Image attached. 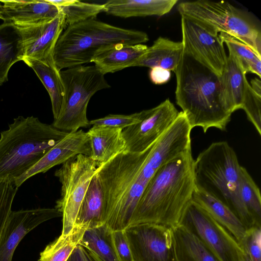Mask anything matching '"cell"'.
I'll return each instance as SVG.
<instances>
[{"label":"cell","mask_w":261,"mask_h":261,"mask_svg":"<svg viewBox=\"0 0 261 261\" xmlns=\"http://www.w3.org/2000/svg\"><path fill=\"white\" fill-rule=\"evenodd\" d=\"M124 231L133 261H176L171 227L145 223Z\"/></svg>","instance_id":"8fae6325"},{"label":"cell","mask_w":261,"mask_h":261,"mask_svg":"<svg viewBox=\"0 0 261 261\" xmlns=\"http://www.w3.org/2000/svg\"><path fill=\"white\" fill-rule=\"evenodd\" d=\"M113 243L121 261H133L129 243L124 230L112 232Z\"/></svg>","instance_id":"74e56055"},{"label":"cell","mask_w":261,"mask_h":261,"mask_svg":"<svg viewBox=\"0 0 261 261\" xmlns=\"http://www.w3.org/2000/svg\"><path fill=\"white\" fill-rule=\"evenodd\" d=\"M122 130L119 128L93 125L87 132L91 149L90 157L99 166L125 151L126 144Z\"/></svg>","instance_id":"ffe728a7"},{"label":"cell","mask_w":261,"mask_h":261,"mask_svg":"<svg viewBox=\"0 0 261 261\" xmlns=\"http://www.w3.org/2000/svg\"><path fill=\"white\" fill-rule=\"evenodd\" d=\"M63 15L65 27L89 19L95 18L103 12V5L77 0H47Z\"/></svg>","instance_id":"4dcf8cb0"},{"label":"cell","mask_w":261,"mask_h":261,"mask_svg":"<svg viewBox=\"0 0 261 261\" xmlns=\"http://www.w3.org/2000/svg\"><path fill=\"white\" fill-rule=\"evenodd\" d=\"M181 15L210 33L228 34L251 48L261 57V34L251 18L244 11L226 1L198 0L180 3Z\"/></svg>","instance_id":"52a82bcc"},{"label":"cell","mask_w":261,"mask_h":261,"mask_svg":"<svg viewBox=\"0 0 261 261\" xmlns=\"http://www.w3.org/2000/svg\"><path fill=\"white\" fill-rule=\"evenodd\" d=\"M241 167L227 142H214L194 161V182L196 189L226 205L249 229L257 226L240 196Z\"/></svg>","instance_id":"8992f818"},{"label":"cell","mask_w":261,"mask_h":261,"mask_svg":"<svg viewBox=\"0 0 261 261\" xmlns=\"http://www.w3.org/2000/svg\"><path fill=\"white\" fill-rule=\"evenodd\" d=\"M241 199L257 227H261V197L259 189L244 167L240 172Z\"/></svg>","instance_id":"1f68e13d"},{"label":"cell","mask_w":261,"mask_h":261,"mask_svg":"<svg viewBox=\"0 0 261 261\" xmlns=\"http://www.w3.org/2000/svg\"><path fill=\"white\" fill-rule=\"evenodd\" d=\"M176 261H220L194 234L178 224L171 227Z\"/></svg>","instance_id":"4316f807"},{"label":"cell","mask_w":261,"mask_h":261,"mask_svg":"<svg viewBox=\"0 0 261 261\" xmlns=\"http://www.w3.org/2000/svg\"><path fill=\"white\" fill-rule=\"evenodd\" d=\"M191 149L160 167L149 180L134 213L130 225L179 224L195 189Z\"/></svg>","instance_id":"6da1fadb"},{"label":"cell","mask_w":261,"mask_h":261,"mask_svg":"<svg viewBox=\"0 0 261 261\" xmlns=\"http://www.w3.org/2000/svg\"><path fill=\"white\" fill-rule=\"evenodd\" d=\"M246 74L240 61L229 53L225 67L219 77L221 102L225 109L231 114L242 109L246 87L249 84Z\"/></svg>","instance_id":"d6986e66"},{"label":"cell","mask_w":261,"mask_h":261,"mask_svg":"<svg viewBox=\"0 0 261 261\" xmlns=\"http://www.w3.org/2000/svg\"><path fill=\"white\" fill-rule=\"evenodd\" d=\"M192 128L182 112L155 143L142 166V171L150 179L158 170L182 153L191 149Z\"/></svg>","instance_id":"5bb4252c"},{"label":"cell","mask_w":261,"mask_h":261,"mask_svg":"<svg viewBox=\"0 0 261 261\" xmlns=\"http://www.w3.org/2000/svg\"><path fill=\"white\" fill-rule=\"evenodd\" d=\"M105 225L86 229L80 243L94 261H121Z\"/></svg>","instance_id":"f1b7e54d"},{"label":"cell","mask_w":261,"mask_h":261,"mask_svg":"<svg viewBox=\"0 0 261 261\" xmlns=\"http://www.w3.org/2000/svg\"><path fill=\"white\" fill-rule=\"evenodd\" d=\"M149 76L152 83L156 85H161L170 80L171 72L160 67H154L150 69Z\"/></svg>","instance_id":"f35d334b"},{"label":"cell","mask_w":261,"mask_h":261,"mask_svg":"<svg viewBox=\"0 0 261 261\" xmlns=\"http://www.w3.org/2000/svg\"><path fill=\"white\" fill-rule=\"evenodd\" d=\"M178 2V0H111L103 4V12L122 18L162 16L168 13Z\"/></svg>","instance_id":"44dd1931"},{"label":"cell","mask_w":261,"mask_h":261,"mask_svg":"<svg viewBox=\"0 0 261 261\" xmlns=\"http://www.w3.org/2000/svg\"><path fill=\"white\" fill-rule=\"evenodd\" d=\"M103 220L102 191L99 179L95 173L82 201L75 226H83L87 229L103 225Z\"/></svg>","instance_id":"83f0119b"},{"label":"cell","mask_w":261,"mask_h":261,"mask_svg":"<svg viewBox=\"0 0 261 261\" xmlns=\"http://www.w3.org/2000/svg\"><path fill=\"white\" fill-rule=\"evenodd\" d=\"M244 252L242 255L241 260L240 261H251L247 253L244 250Z\"/></svg>","instance_id":"b9f144b4"},{"label":"cell","mask_w":261,"mask_h":261,"mask_svg":"<svg viewBox=\"0 0 261 261\" xmlns=\"http://www.w3.org/2000/svg\"><path fill=\"white\" fill-rule=\"evenodd\" d=\"M85 227L75 226L71 233L60 236L40 252L39 261H67L83 238Z\"/></svg>","instance_id":"f546056e"},{"label":"cell","mask_w":261,"mask_h":261,"mask_svg":"<svg viewBox=\"0 0 261 261\" xmlns=\"http://www.w3.org/2000/svg\"><path fill=\"white\" fill-rule=\"evenodd\" d=\"M147 48L148 46L143 44L117 45L98 55L93 62L104 75L113 73L135 66Z\"/></svg>","instance_id":"cb8c5ba5"},{"label":"cell","mask_w":261,"mask_h":261,"mask_svg":"<svg viewBox=\"0 0 261 261\" xmlns=\"http://www.w3.org/2000/svg\"><path fill=\"white\" fill-rule=\"evenodd\" d=\"M219 35L222 42L227 46L229 53L234 55L241 62L244 70L261 77V57L249 46L234 37L220 33Z\"/></svg>","instance_id":"d6a6232c"},{"label":"cell","mask_w":261,"mask_h":261,"mask_svg":"<svg viewBox=\"0 0 261 261\" xmlns=\"http://www.w3.org/2000/svg\"><path fill=\"white\" fill-rule=\"evenodd\" d=\"M192 200L200 205L224 227L241 246L247 229L241 220L226 205L196 188Z\"/></svg>","instance_id":"7402d4cb"},{"label":"cell","mask_w":261,"mask_h":261,"mask_svg":"<svg viewBox=\"0 0 261 261\" xmlns=\"http://www.w3.org/2000/svg\"><path fill=\"white\" fill-rule=\"evenodd\" d=\"M154 144L140 153L123 152L97 168L103 197V224L112 231L125 230L130 225L144 192L135 182Z\"/></svg>","instance_id":"3957f363"},{"label":"cell","mask_w":261,"mask_h":261,"mask_svg":"<svg viewBox=\"0 0 261 261\" xmlns=\"http://www.w3.org/2000/svg\"><path fill=\"white\" fill-rule=\"evenodd\" d=\"M0 17L15 25H29L50 21L60 14L47 0L0 1Z\"/></svg>","instance_id":"ac0fdd59"},{"label":"cell","mask_w":261,"mask_h":261,"mask_svg":"<svg viewBox=\"0 0 261 261\" xmlns=\"http://www.w3.org/2000/svg\"><path fill=\"white\" fill-rule=\"evenodd\" d=\"M241 246L247 253L251 261H261V227L247 229Z\"/></svg>","instance_id":"8d00e7d4"},{"label":"cell","mask_w":261,"mask_h":261,"mask_svg":"<svg viewBox=\"0 0 261 261\" xmlns=\"http://www.w3.org/2000/svg\"><path fill=\"white\" fill-rule=\"evenodd\" d=\"M181 17L184 51L221 76L227 56L219 35L212 34L190 19Z\"/></svg>","instance_id":"4fadbf2b"},{"label":"cell","mask_w":261,"mask_h":261,"mask_svg":"<svg viewBox=\"0 0 261 261\" xmlns=\"http://www.w3.org/2000/svg\"><path fill=\"white\" fill-rule=\"evenodd\" d=\"M242 109L245 112L248 120L252 123L259 135H261V95L256 93L248 84Z\"/></svg>","instance_id":"836d02e7"},{"label":"cell","mask_w":261,"mask_h":261,"mask_svg":"<svg viewBox=\"0 0 261 261\" xmlns=\"http://www.w3.org/2000/svg\"><path fill=\"white\" fill-rule=\"evenodd\" d=\"M79 154L90 156L91 149L89 138L82 129L68 134L52 147L36 164L14 181L18 188L27 179L41 173H45L53 167L62 164Z\"/></svg>","instance_id":"e0dca14e"},{"label":"cell","mask_w":261,"mask_h":261,"mask_svg":"<svg viewBox=\"0 0 261 261\" xmlns=\"http://www.w3.org/2000/svg\"><path fill=\"white\" fill-rule=\"evenodd\" d=\"M62 217L55 208L11 211L0 238V261H12L19 243L32 230L50 219Z\"/></svg>","instance_id":"9a60e30c"},{"label":"cell","mask_w":261,"mask_h":261,"mask_svg":"<svg viewBox=\"0 0 261 261\" xmlns=\"http://www.w3.org/2000/svg\"><path fill=\"white\" fill-rule=\"evenodd\" d=\"M22 38L24 58L45 63L54 62V50L57 40L66 28L63 15L53 19L29 25H16Z\"/></svg>","instance_id":"2e32d148"},{"label":"cell","mask_w":261,"mask_h":261,"mask_svg":"<svg viewBox=\"0 0 261 261\" xmlns=\"http://www.w3.org/2000/svg\"><path fill=\"white\" fill-rule=\"evenodd\" d=\"M175 73L176 102L192 128L225 130L232 114L222 103L219 76L184 50Z\"/></svg>","instance_id":"7a4b0ae2"},{"label":"cell","mask_w":261,"mask_h":261,"mask_svg":"<svg viewBox=\"0 0 261 261\" xmlns=\"http://www.w3.org/2000/svg\"><path fill=\"white\" fill-rule=\"evenodd\" d=\"M250 86L256 93L261 95V83L259 79L255 78L252 80Z\"/></svg>","instance_id":"60d3db41"},{"label":"cell","mask_w":261,"mask_h":261,"mask_svg":"<svg viewBox=\"0 0 261 261\" xmlns=\"http://www.w3.org/2000/svg\"><path fill=\"white\" fill-rule=\"evenodd\" d=\"M67 261H94L80 245L76 246Z\"/></svg>","instance_id":"ab89813d"},{"label":"cell","mask_w":261,"mask_h":261,"mask_svg":"<svg viewBox=\"0 0 261 261\" xmlns=\"http://www.w3.org/2000/svg\"><path fill=\"white\" fill-rule=\"evenodd\" d=\"M24 58L23 44L17 27L10 22L0 24V85L6 82L8 72L16 62Z\"/></svg>","instance_id":"d4e9b609"},{"label":"cell","mask_w":261,"mask_h":261,"mask_svg":"<svg viewBox=\"0 0 261 261\" xmlns=\"http://www.w3.org/2000/svg\"><path fill=\"white\" fill-rule=\"evenodd\" d=\"M0 18H1V17H0Z\"/></svg>","instance_id":"7bdbcfd3"},{"label":"cell","mask_w":261,"mask_h":261,"mask_svg":"<svg viewBox=\"0 0 261 261\" xmlns=\"http://www.w3.org/2000/svg\"><path fill=\"white\" fill-rule=\"evenodd\" d=\"M18 189L13 181L8 179L0 181V238L12 211V203Z\"/></svg>","instance_id":"e575fe53"},{"label":"cell","mask_w":261,"mask_h":261,"mask_svg":"<svg viewBox=\"0 0 261 261\" xmlns=\"http://www.w3.org/2000/svg\"><path fill=\"white\" fill-rule=\"evenodd\" d=\"M98 166L90 156L79 154L55 171V176L61 184V196L55 206L62 214L61 236H67L73 230L82 201Z\"/></svg>","instance_id":"9c48e42d"},{"label":"cell","mask_w":261,"mask_h":261,"mask_svg":"<svg viewBox=\"0 0 261 261\" xmlns=\"http://www.w3.org/2000/svg\"><path fill=\"white\" fill-rule=\"evenodd\" d=\"M148 40L144 32L89 19L66 28L56 44L53 59L60 71L93 62L98 55L115 45L142 44Z\"/></svg>","instance_id":"277c9868"},{"label":"cell","mask_w":261,"mask_h":261,"mask_svg":"<svg viewBox=\"0 0 261 261\" xmlns=\"http://www.w3.org/2000/svg\"><path fill=\"white\" fill-rule=\"evenodd\" d=\"M68 133L34 116L14 118L8 129L1 133L0 181L14 182Z\"/></svg>","instance_id":"5b68a950"},{"label":"cell","mask_w":261,"mask_h":261,"mask_svg":"<svg viewBox=\"0 0 261 261\" xmlns=\"http://www.w3.org/2000/svg\"><path fill=\"white\" fill-rule=\"evenodd\" d=\"M65 97L61 112L52 125L66 132L90 125L87 116L88 103L97 92L110 88L105 75L94 65H80L60 71Z\"/></svg>","instance_id":"ba28073f"},{"label":"cell","mask_w":261,"mask_h":261,"mask_svg":"<svg viewBox=\"0 0 261 261\" xmlns=\"http://www.w3.org/2000/svg\"><path fill=\"white\" fill-rule=\"evenodd\" d=\"M179 224L196 236L220 261H240L244 251L236 239L203 208L191 200Z\"/></svg>","instance_id":"30bf717a"},{"label":"cell","mask_w":261,"mask_h":261,"mask_svg":"<svg viewBox=\"0 0 261 261\" xmlns=\"http://www.w3.org/2000/svg\"><path fill=\"white\" fill-rule=\"evenodd\" d=\"M144 110L130 115L109 114L102 118L89 121L90 125H101L123 129L138 123L142 118Z\"/></svg>","instance_id":"d590c367"},{"label":"cell","mask_w":261,"mask_h":261,"mask_svg":"<svg viewBox=\"0 0 261 261\" xmlns=\"http://www.w3.org/2000/svg\"><path fill=\"white\" fill-rule=\"evenodd\" d=\"M178 113L168 98L155 107L144 110L138 123L122 130L125 152L140 153L151 147L173 123Z\"/></svg>","instance_id":"7c38bea8"},{"label":"cell","mask_w":261,"mask_h":261,"mask_svg":"<svg viewBox=\"0 0 261 261\" xmlns=\"http://www.w3.org/2000/svg\"><path fill=\"white\" fill-rule=\"evenodd\" d=\"M22 61L33 69L47 91L51 102L54 120H56L62 109L65 91L60 71L55 62L45 63L30 58Z\"/></svg>","instance_id":"484cf974"},{"label":"cell","mask_w":261,"mask_h":261,"mask_svg":"<svg viewBox=\"0 0 261 261\" xmlns=\"http://www.w3.org/2000/svg\"><path fill=\"white\" fill-rule=\"evenodd\" d=\"M183 50L181 41L175 42L159 37L151 46L148 47L146 53L135 66L150 69L160 67L175 72L181 59Z\"/></svg>","instance_id":"603a6c76"}]
</instances>
